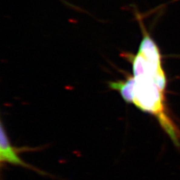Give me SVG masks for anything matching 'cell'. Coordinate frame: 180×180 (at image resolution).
I'll list each match as a JSON object with an SVG mask.
<instances>
[{"label": "cell", "mask_w": 180, "mask_h": 180, "mask_svg": "<svg viewBox=\"0 0 180 180\" xmlns=\"http://www.w3.org/2000/svg\"><path fill=\"white\" fill-rule=\"evenodd\" d=\"M134 78L135 85L133 103L142 111L155 115L173 141L179 143L178 129L165 111V91L159 88L154 77L150 73H145Z\"/></svg>", "instance_id": "1"}, {"label": "cell", "mask_w": 180, "mask_h": 180, "mask_svg": "<svg viewBox=\"0 0 180 180\" xmlns=\"http://www.w3.org/2000/svg\"><path fill=\"white\" fill-rule=\"evenodd\" d=\"M19 149L14 148L9 141V138L3 124H1V137H0V162L2 165L4 163L19 165L25 168L33 169V168L24 162L18 155Z\"/></svg>", "instance_id": "2"}, {"label": "cell", "mask_w": 180, "mask_h": 180, "mask_svg": "<svg viewBox=\"0 0 180 180\" xmlns=\"http://www.w3.org/2000/svg\"><path fill=\"white\" fill-rule=\"evenodd\" d=\"M135 80L133 76H128L125 81L110 82L109 86L113 90L119 92L123 99L127 103H133Z\"/></svg>", "instance_id": "3"}, {"label": "cell", "mask_w": 180, "mask_h": 180, "mask_svg": "<svg viewBox=\"0 0 180 180\" xmlns=\"http://www.w3.org/2000/svg\"><path fill=\"white\" fill-rule=\"evenodd\" d=\"M149 62L161 63V56L159 51L154 42L148 35L143 38L139 46V52Z\"/></svg>", "instance_id": "4"}]
</instances>
